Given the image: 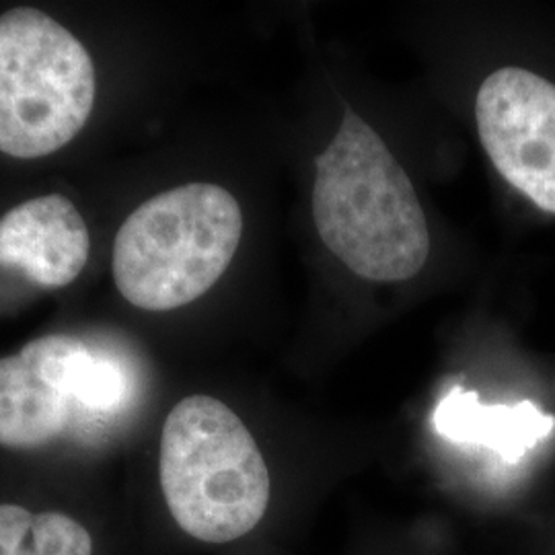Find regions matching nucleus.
Instances as JSON below:
<instances>
[{"mask_svg": "<svg viewBox=\"0 0 555 555\" xmlns=\"http://www.w3.org/2000/svg\"><path fill=\"white\" fill-rule=\"evenodd\" d=\"M313 219L325 247L373 282L416 276L430 254L428 222L412 181L352 109L315 163Z\"/></svg>", "mask_w": 555, "mask_h": 555, "instance_id": "obj_1", "label": "nucleus"}, {"mask_svg": "<svg viewBox=\"0 0 555 555\" xmlns=\"http://www.w3.org/2000/svg\"><path fill=\"white\" fill-rule=\"evenodd\" d=\"M159 474L169 513L204 543L251 533L268 511L270 474L258 442L215 397H185L169 412Z\"/></svg>", "mask_w": 555, "mask_h": 555, "instance_id": "obj_2", "label": "nucleus"}, {"mask_svg": "<svg viewBox=\"0 0 555 555\" xmlns=\"http://www.w3.org/2000/svg\"><path fill=\"white\" fill-rule=\"evenodd\" d=\"M243 235L235 196L188 183L146 199L119 227L112 270L119 295L142 311H173L206 295Z\"/></svg>", "mask_w": 555, "mask_h": 555, "instance_id": "obj_3", "label": "nucleus"}, {"mask_svg": "<svg viewBox=\"0 0 555 555\" xmlns=\"http://www.w3.org/2000/svg\"><path fill=\"white\" fill-rule=\"evenodd\" d=\"M87 48L38 9L0 17V153L40 159L66 146L95 105Z\"/></svg>", "mask_w": 555, "mask_h": 555, "instance_id": "obj_4", "label": "nucleus"}, {"mask_svg": "<svg viewBox=\"0 0 555 555\" xmlns=\"http://www.w3.org/2000/svg\"><path fill=\"white\" fill-rule=\"evenodd\" d=\"M479 140L498 173L555 215V85L525 68H500L476 101Z\"/></svg>", "mask_w": 555, "mask_h": 555, "instance_id": "obj_5", "label": "nucleus"}, {"mask_svg": "<svg viewBox=\"0 0 555 555\" xmlns=\"http://www.w3.org/2000/svg\"><path fill=\"white\" fill-rule=\"evenodd\" d=\"M89 251L87 222L62 194L27 199L0 217V266L17 270L41 288L73 284Z\"/></svg>", "mask_w": 555, "mask_h": 555, "instance_id": "obj_6", "label": "nucleus"}, {"mask_svg": "<svg viewBox=\"0 0 555 555\" xmlns=\"http://www.w3.org/2000/svg\"><path fill=\"white\" fill-rule=\"evenodd\" d=\"M25 350L36 358L41 373L70 401L95 416H114L130 399V375L118 358L89 348L73 336L34 339Z\"/></svg>", "mask_w": 555, "mask_h": 555, "instance_id": "obj_7", "label": "nucleus"}, {"mask_svg": "<svg viewBox=\"0 0 555 555\" xmlns=\"http://www.w3.org/2000/svg\"><path fill=\"white\" fill-rule=\"evenodd\" d=\"M73 405L25 348L0 358V447L38 449L59 438Z\"/></svg>", "mask_w": 555, "mask_h": 555, "instance_id": "obj_8", "label": "nucleus"}, {"mask_svg": "<svg viewBox=\"0 0 555 555\" xmlns=\"http://www.w3.org/2000/svg\"><path fill=\"white\" fill-rule=\"evenodd\" d=\"M435 428L455 442L483 444L515 461L537 440L550 435L554 417L543 416L533 403L483 405L477 393L455 387L435 412Z\"/></svg>", "mask_w": 555, "mask_h": 555, "instance_id": "obj_9", "label": "nucleus"}, {"mask_svg": "<svg viewBox=\"0 0 555 555\" xmlns=\"http://www.w3.org/2000/svg\"><path fill=\"white\" fill-rule=\"evenodd\" d=\"M0 555H93V539L62 513H29L0 504Z\"/></svg>", "mask_w": 555, "mask_h": 555, "instance_id": "obj_10", "label": "nucleus"}]
</instances>
